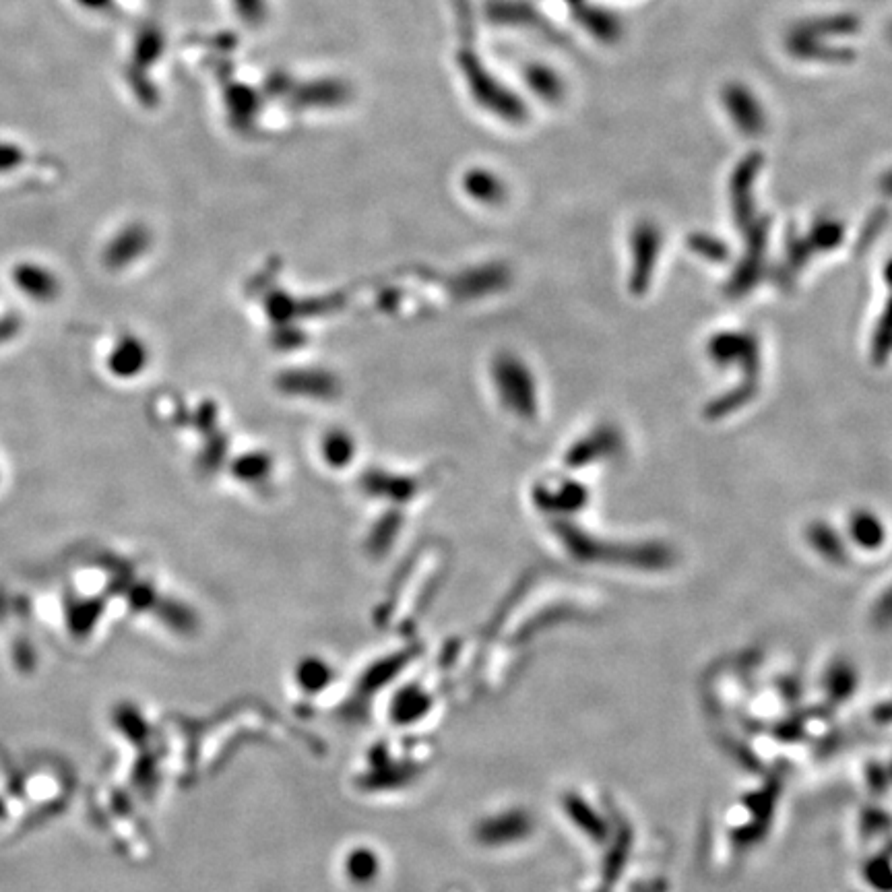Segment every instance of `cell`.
Returning a JSON list of instances; mask_svg holds the SVG:
<instances>
[{
  "instance_id": "2",
  "label": "cell",
  "mask_w": 892,
  "mask_h": 892,
  "mask_svg": "<svg viewBox=\"0 0 892 892\" xmlns=\"http://www.w3.org/2000/svg\"><path fill=\"white\" fill-rule=\"evenodd\" d=\"M465 186L473 197H480L482 201H498L504 193L500 180L486 170L469 172L465 178Z\"/></svg>"
},
{
  "instance_id": "7",
  "label": "cell",
  "mask_w": 892,
  "mask_h": 892,
  "mask_svg": "<svg viewBox=\"0 0 892 892\" xmlns=\"http://www.w3.org/2000/svg\"><path fill=\"white\" fill-rule=\"evenodd\" d=\"M75 3L81 9H87V11H93V13H102V11L112 7V0H75Z\"/></svg>"
},
{
  "instance_id": "3",
  "label": "cell",
  "mask_w": 892,
  "mask_h": 892,
  "mask_svg": "<svg viewBox=\"0 0 892 892\" xmlns=\"http://www.w3.org/2000/svg\"><path fill=\"white\" fill-rule=\"evenodd\" d=\"M527 81H529V85L537 93L544 95V98H548V100L560 98L562 85H560L558 77L550 69H546V67H531V69H527Z\"/></svg>"
},
{
  "instance_id": "6",
  "label": "cell",
  "mask_w": 892,
  "mask_h": 892,
  "mask_svg": "<svg viewBox=\"0 0 892 892\" xmlns=\"http://www.w3.org/2000/svg\"><path fill=\"white\" fill-rule=\"evenodd\" d=\"M236 7H238V13L242 15V19L248 23H259L265 19L263 17L265 15L263 0H236Z\"/></svg>"
},
{
  "instance_id": "4",
  "label": "cell",
  "mask_w": 892,
  "mask_h": 892,
  "mask_svg": "<svg viewBox=\"0 0 892 892\" xmlns=\"http://www.w3.org/2000/svg\"><path fill=\"white\" fill-rule=\"evenodd\" d=\"M143 242H145V232H143L141 228H129V230H124V232L118 236V240L114 242V248H112V257H114V261L124 259V257H129V254L137 252V248H141Z\"/></svg>"
},
{
  "instance_id": "1",
  "label": "cell",
  "mask_w": 892,
  "mask_h": 892,
  "mask_svg": "<svg viewBox=\"0 0 892 892\" xmlns=\"http://www.w3.org/2000/svg\"><path fill=\"white\" fill-rule=\"evenodd\" d=\"M723 100L731 112V118L740 126V131H744L746 135H760L758 131H762L764 126V114L756 98L746 87L731 85L729 89H725Z\"/></svg>"
},
{
  "instance_id": "5",
  "label": "cell",
  "mask_w": 892,
  "mask_h": 892,
  "mask_svg": "<svg viewBox=\"0 0 892 892\" xmlns=\"http://www.w3.org/2000/svg\"><path fill=\"white\" fill-rule=\"evenodd\" d=\"M25 162V149L11 141H0V176L11 174Z\"/></svg>"
}]
</instances>
